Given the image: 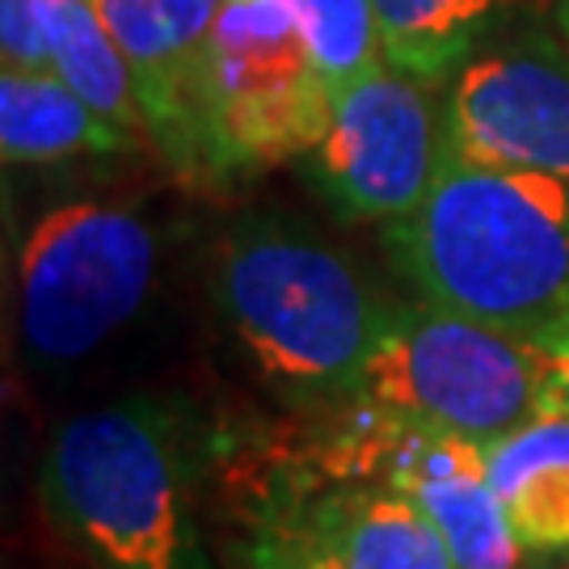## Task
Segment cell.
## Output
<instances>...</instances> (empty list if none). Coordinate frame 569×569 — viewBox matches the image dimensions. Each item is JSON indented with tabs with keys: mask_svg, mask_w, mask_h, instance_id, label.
<instances>
[{
	"mask_svg": "<svg viewBox=\"0 0 569 569\" xmlns=\"http://www.w3.org/2000/svg\"><path fill=\"white\" fill-rule=\"evenodd\" d=\"M385 241L427 305L531 342L569 326L566 178L443 148L427 203L388 224Z\"/></svg>",
	"mask_w": 569,
	"mask_h": 569,
	"instance_id": "6da1fadb",
	"label": "cell"
},
{
	"mask_svg": "<svg viewBox=\"0 0 569 569\" xmlns=\"http://www.w3.org/2000/svg\"><path fill=\"white\" fill-rule=\"evenodd\" d=\"M216 308L270 385L308 406H350L392 305L342 249L244 216L216 253Z\"/></svg>",
	"mask_w": 569,
	"mask_h": 569,
	"instance_id": "7a4b0ae2",
	"label": "cell"
},
{
	"mask_svg": "<svg viewBox=\"0 0 569 569\" xmlns=\"http://www.w3.org/2000/svg\"><path fill=\"white\" fill-rule=\"evenodd\" d=\"M42 502L106 569H211L186 435L148 397L68 418L42 456Z\"/></svg>",
	"mask_w": 569,
	"mask_h": 569,
	"instance_id": "3957f363",
	"label": "cell"
},
{
	"mask_svg": "<svg viewBox=\"0 0 569 569\" xmlns=\"http://www.w3.org/2000/svg\"><path fill=\"white\" fill-rule=\"evenodd\" d=\"M350 406H371L413 427L493 443L566 406L549 342L515 338L435 305H392Z\"/></svg>",
	"mask_w": 569,
	"mask_h": 569,
	"instance_id": "277c9868",
	"label": "cell"
},
{
	"mask_svg": "<svg viewBox=\"0 0 569 569\" xmlns=\"http://www.w3.org/2000/svg\"><path fill=\"white\" fill-rule=\"evenodd\" d=\"M333 122V89L279 0H228L207 47L211 182L305 161Z\"/></svg>",
	"mask_w": 569,
	"mask_h": 569,
	"instance_id": "5b68a950",
	"label": "cell"
},
{
	"mask_svg": "<svg viewBox=\"0 0 569 569\" xmlns=\"http://www.w3.org/2000/svg\"><path fill=\"white\" fill-rule=\"evenodd\" d=\"M157 232L136 211L68 203L26 232L18 258L21 342L39 363H77L152 296Z\"/></svg>",
	"mask_w": 569,
	"mask_h": 569,
	"instance_id": "8992f818",
	"label": "cell"
},
{
	"mask_svg": "<svg viewBox=\"0 0 569 569\" xmlns=\"http://www.w3.org/2000/svg\"><path fill=\"white\" fill-rule=\"evenodd\" d=\"M305 161L342 216L397 224L439 178L443 110L427 81L380 63L333 98V122Z\"/></svg>",
	"mask_w": 569,
	"mask_h": 569,
	"instance_id": "52a82bcc",
	"label": "cell"
},
{
	"mask_svg": "<svg viewBox=\"0 0 569 569\" xmlns=\"http://www.w3.org/2000/svg\"><path fill=\"white\" fill-rule=\"evenodd\" d=\"M443 148L477 164L569 182V42L523 30L472 56L451 77Z\"/></svg>",
	"mask_w": 569,
	"mask_h": 569,
	"instance_id": "ba28073f",
	"label": "cell"
},
{
	"mask_svg": "<svg viewBox=\"0 0 569 569\" xmlns=\"http://www.w3.org/2000/svg\"><path fill=\"white\" fill-rule=\"evenodd\" d=\"M228 0H93L131 68L143 131L186 182H211L203 84L211 30Z\"/></svg>",
	"mask_w": 569,
	"mask_h": 569,
	"instance_id": "9c48e42d",
	"label": "cell"
},
{
	"mask_svg": "<svg viewBox=\"0 0 569 569\" xmlns=\"http://www.w3.org/2000/svg\"><path fill=\"white\" fill-rule=\"evenodd\" d=\"M262 528L287 531L338 569H456L430 515L385 481H308Z\"/></svg>",
	"mask_w": 569,
	"mask_h": 569,
	"instance_id": "30bf717a",
	"label": "cell"
},
{
	"mask_svg": "<svg viewBox=\"0 0 569 569\" xmlns=\"http://www.w3.org/2000/svg\"><path fill=\"white\" fill-rule=\"evenodd\" d=\"M486 477L528 552L569 549V401L481 448Z\"/></svg>",
	"mask_w": 569,
	"mask_h": 569,
	"instance_id": "8fae6325",
	"label": "cell"
},
{
	"mask_svg": "<svg viewBox=\"0 0 569 569\" xmlns=\"http://www.w3.org/2000/svg\"><path fill=\"white\" fill-rule=\"evenodd\" d=\"M131 136L56 77V72H9L0 81V148L9 164H51L68 157H114L131 148Z\"/></svg>",
	"mask_w": 569,
	"mask_h": 569,
	"instance_id": "7c38bea8",
	"label": "cell"
},
{
	"mask_svg": "<svg viewBox=\"0 0 569 569\" xmlns=\"http://www.w3.org/2000/svg\"><path fill=\"white\" fill-rule=\"evenodd\" d=\"M385 60L418 81L456 77L523 0H371Z\"/></svg>",
	"mask_w": 569,
	"mask_h": 569,
	"instance_id": "4fadbf2b",
	"label": "cell"
},
{
	"mask_svg": "<svg viewBox=\"0 0 569 569\" xmlns=\"http://www.w3.org/2000/svg\"><path fill=\"white\" fill-rule=\"evenodd\" d=\"M51 72L60 77L93 114H102L122 136H148L136 98L131 68L110 39L93 0H56L51 9Z\"/></svg>",
	"mask_w": 569,
	"mask_h": 569,
	"instance_id": "5bb4252c",
	"label": "cell"
},
{
	"mask_svg": "<svg viewBox=\"0 0 569 569\" xmlns=\"http://www.w3.org/2000/svg\"><path fill=\"white\" fill-rule=\"evenodd\" d=\"M279 4L305 34L308 56L317 60L333 98L371 68L388 63L371 0H279Z\"/></svg>",
	"mask_w": 569,
	"mask_h": 569,
	"instance_id": "9a60e30c",
	"label": "cell"
},
{
	"mask_svg": "<svg viewBox=\"0 0 569 569\" xmlns=\"http://www.w3.org/2000/svg\"><path fill=\"white\" fill-rule=\"evenodd\" d=\"M244 569H338L321 552H312L287 531L262 528L253 536V545L244 549Z\"/></svg>",
	"mask_w": 569,
	"mask_h": 569,
	"instance_id": "2e32d148",
	"label": "cell"
},
{
	"mask_svg": "<svg viewBox=\"0 0 569 569\" xmlns=\"http://www.w3.org/2000/svg\"><path fill=\"white\" fill-rule=\"evenodd\" d=\"M549 342V350L557 355V367H561V385H566V401H569V326L557 329L552 338H545Z\"/></svg>",
	"mask_w": 569,
	"mask_h": 569,
	"instance_id": "e0dca14e",
	"label": "cell"
},
{
	"mask_svg": "<svg viewBox=\"0 0 569 569\" xmlns=\"http://www.w3.org/2000/svg\"><path fill=\"white\" fill-rule=\"evenodd\" d=\"M557 26H561V34L569 42V0H557Z\"/></svg>",
	"mask_w": 569,
	"mask_h": 569,
	"instance_id": "ac0fdd59",
	"label": "cell"
},
{
	"mask_svg": "<svg viewBox=\"0 0 569 569\" xmlns=\"http://www.w3.org/2000/svg\"><path fill=\"white\" fill-rule=\"evenodd\" d=\"M557 569H569V557H566V561H561V566H557Z\"/></svg>",
	"mask_w": 569,
	"mask_h": 569,
	"instance_id": "d6986e66",
	"label": "cell"
}]
</instances>
